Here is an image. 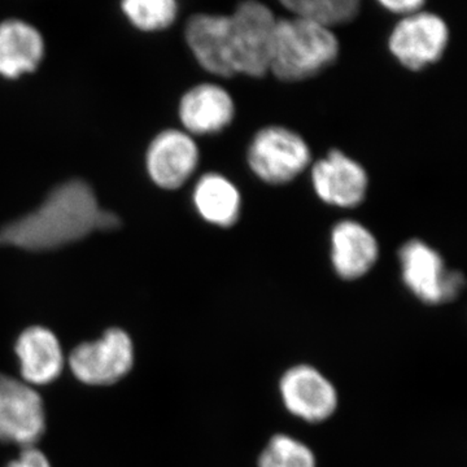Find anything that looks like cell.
<instances>
[{
	"label": "cell",
	"mask_w": 467,
	"mask_h": 467,
	"mask_svg": "<svg viewBox=\"0 0 467 467\" xmlns=\"http://www.w3.org/2000/svg\"><path fill=\"white\" fill-rule=\"evenodd\" d=\"M294 16L327 27L343 26L358 16L361 0H279Z\"/></svg>",
	"instance_id": "18"
},
{
	"label": "cell",
	"mask_w": 467,
	"mask_h": 467,
	"mask_svg": "<svg viewBox=\"0 0 467 467\" xmlns=\"http://www.w3.org/2000/svg\"><path fill=\"white\" fill-rule=\"evenodd\" d=\"M119 226V218L101 211L94 190L82 180L58 184L36 211L0 227V245L30 252L57 250L91 233Z\"/></svg>",
	"instance_id": "1"
},
{
	"label": "cell",
	"mask_w": 467,
	"mask_h": 467,
	"mask_svg": "<svg viewBox=\"0 0 467 467\" xmlns=\"http://www.w3.org/2000/svg\"><path fill=\"white\" fill-rule=\"evenodd\" d=\"M384 8L393 12V14L407 15L420 11L425 0H378Z\"/></svg>",
	"instance_id": "22"
},
{
	"label": "cell",
	"mask_w": 467,
	"mask_h": 467,
	"mask_svg": "<svg viewBox=\"0 0 467 467\" xmlns=\"http://www.w3.org/2000/svg\"><path fill=\"white\" fill-rule=\"evenodd\" d=\"M129 20L146 32L165 29L177 16V0H122Z\"/></svg>",
	"instance_id": "19"
},
{
	"label": "cell",
	"mask_w": 467,
	"mask_h": 467,
	"mask_svg": "<svg viewBox=\"0 0 467 467\" xmlns=\"http://www.w3.org/2000/svg\"><path fill=\"white\" fill-rule=\"evenodd\" d=\"M150 180L165 190H177L195 173L199 149L189 133L177 129L156 135L147 150Z\"/></svg>",
	"instance_id": "10"
},
{
	"label": "cell",
	"mask_w": 467,
	"mask_h": 467,
	"mask_svg": "<svg viewBox=\"0 0 467 467\" xmlns=\"http://www.w3.org/2000/svg\"><path fill=\"white\" fill-rule=\"evenodd\" d=\"M312 153L300 134L284 126H266L254 135L247 160L257 178L269 184H285L309 167Z\"/></svg>",
	"instance_id": "4"
},
{
	"label": "cell",
	"mask_w": 467,
	"mask_h": 467,
	"mask_svg": "<svg viewBox=\"0 0 467 467\" xmlns=\"http://www.w3.org/2000/svg\"><path fill=\"white\" fill-rule=\"evenodd\" d=\"M279 387L285 408L306 422H324L337 407V393L333 384L308 365L290 368Z\"/></svg>",
	"instance_id": "11"
},
{
	"label": "cell",
	"mask_w": 467,
	"mask_h": 467,
	"mask_svg": "<svg viewBox=\"0 0 467 467\" xmlns=\"http://www.w3.org/2000/svg\"><path fill=\"white\" fill-rule=\"evenodd\" d=\"M260 467H316L315 454L303 442L275 435L261 453Z\"/></svg>",
	"instance_id": "20"
},
{
	"label": "cell",
	"mask_w": 467,
	"mask_h": 467,
	"mask_svg": "<svg viewBox=\"0 0 467 467\" xmlns=\"http://www.w3.org/2000/svg\"><path fill=\"white\" fill-rule=\"evenodd\" d=\"M276 18L259 0H244L229 16V54L234 76H265Z\"/></svg>",
	"instance_id": "3"
},
{
	"label": "cell",
	"mask_w": 467,
	"mask_h": 467,
	"mask_svg": "<svg viewBox=\"0 0 467 467\" xmlns=\"http://www.w3.org/2000/svg\"><path fill=\"white\" fill-rule=\"evenodd\" d=\"M7 467H51L41 451L33 447L24 448L20 457Z\"/></svg>",
	"instance_id": "21"
},
{
	"label": "cell",
	"mask_w": 467,
	"mask_h": 467,
	"mask_svg": "<svg viewBox=\"0 0 467 467\" xmlns=\"http://www.w3.org/2000/svg\"><path fill=\"white\" fill-rule=\"evenodd\" d=\"M133 362V342L119 328H110L97 342L81 344L69 356L73 374L92 386L116 383L130 371Z\"/></svg>",
	"instance_id": "6"
},
{
	"label": "cell",
	"mask_w": 467,
	"mask_h": 467,
	"mask_svg": "<svg viewBox=\"0 0 467 467\" xmlns=\"http://www.w3.org/2000/svg\"><path fill=\"white\" fill-rule=\"evenodd\" d=\"M186 39L193 57L212 75L233 77L229 54V16L195 15L186 26Z\"/></svg>",
	"instance_id": "14"
},
{
	"label": "cell",
	"mask_w": 467,
	"mask_h": 467,
	"mask_svg": "<svg viewBox=\"0 0 467 467\" xmlns=\"http://www.w3.org/2000/svg\"><path fill=\"white\" fill-rule=\"evenodd\" d=\"M45 54V43L38 30L24 21L0 24V75L5 78L33 72Z\"/></svg>",
	"instance_id": "16"
},
{
	"label": "cell",
	"mask_w": 467,
	"mask_h": 467,
	"mask_svg": "<svg viewBox=\"0 0 467 467\" xmlns=\"http://www.w3.org/2000/svg\"><path fill=\"white\" fill-rule=\"evenodd\" d=\"M339 41L331 27L306 18L276 20L269 72L296 82L318 75L337 60Z\"/></svg>",
	"instance_id": "2"
},
{
	"label": "cell",
	"mask_w": 467,
	"mask_h": 467,
	"mask_svg": "<svg viewBox=\"0 0 467 467\" xmlns=\"http://www.w3.org/2000/svg\"><path fill=\"white\" fill-rule=\"evenodd\" d=\"M235 104L232 95L221 86L202 84L183 95L180 119L190 135L216 134L232 124Z\"/></svg>",
	"instance_id": "12"
},
{
	"label": "cell",
	"mask_w": 467,
	"mask_h": 467,
	"mask_svg": "<svg viewBox=\"0 0 467 467\" xmlns=\"http://www.w3.org/2000/svg\"><path fill=\"white\" fill-rule=\"evenodd\" d=\"M379 245L373 233L356 221L346 220L331 233V261L340 278L355 281L376 265Z\"/></svg>",
	"instance_id": "13"
},
{
	"label": "cell",
	"mask_w": 467,
	"mask_h": 467,
	"mask_svg": "<svg viewBox=\"0 0 467 467\" xmlns=\"http://www.w3.org/2000/svg\"><path fill=\"white\" fill-rule=\"evenodd\" d=\"M192 201L202 220L212 225L230 227L241 217V192L223 175H202L193 189Z\"/></svg>",
	"instance_id": "17"
},
{
	"label": "cell",
	"mask_w": 467,
	"mask_h": 467,
	"mask_svg": "<svg viewBox=\"0 0 467 467\" xmlns=\"http://www.w3.org/2000/svg\"><path fill=\"white\" fill-rule=\"evenodd\" d=\"M45 431L42 399L29 384L0 374V441L33 447Z\"/></svg>",
	"instance_id": "8"
},
{
	"label": "cell",
	"mask_w": 467,
	"mask_h": 467,
	"mask_svg": "<svg viewBox=\"0 0 467 467\" xmlns=\"http://www.w3.org/2000/svg\"><path fill=\"white\" fill-rule=\"evenodd\" d=\"M16 355L21 373L30 384H47L60 376L64 358L57 337L48 328L33 326L20 335Z\"/></svg>",
	"instance_id": "15"
},
{
	"label": "cell",
	"mask_w": 467,
	"mask_h": 467,
	"mask_svg": "<svg viewBox=\"0 0 467 467\" xmlns=\"http://www.w3.org/2000/svg\"><path fill=\"white\" fill-rule=\"evenodd\" d=\"M450 30L442 18L418 11L404 16L389 36V51L410 70L434 64L444 54Z\"/></svg>",
	"instance_id": "7"
},
{
	"label": "cell",
	"mask_w": 467,
	"mask_h": 467,
	"mask_svg": "<svg viewBox=\"0 0 467 467\" xmlns=\"http://www.w3.org/2000/svg\"><path fill=\"white\" fill-rule=\"evenodd\" d=\"M312 182L326 204L355 208L367 196L368 178L365 169L342 150H333L313 165Z\"/></svg>",
	"instance_id": "9"
},
{
	"label": "cell",
	"mask_w": 467,
	"mask_h": 467,
	"mask_svg": "<svg viewBox=\"0 0 467 467\" xmlns=\"http://www.w3.org/2000/svg\"><path fill=\"white\" fill-rule=\"evenodd\" d=\"M402 281L422 303L439 306L457 299L463 290L465 276L448 270L439 252L426 243L413 239L399 251Z\"/></svg>",
	"instance_id": "5"
}]
</instances>
